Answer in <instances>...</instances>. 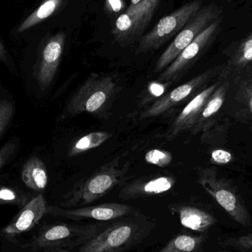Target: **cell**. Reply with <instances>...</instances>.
I'll return each mask as SVG.
<instances>
[{"label":"cell","instance_id":"1","mask_svg":"<svg viewBox=\"0 0 252 252\" xmlns=\"http://www.w3.org/2000/svg\"><path fill=\"white\" fill-rule=\"evenodd\" d=\"M121 158H113L87 177L78 181L63 197L65 201L61 205L68 208L88 205L98 201L117 187L125 185L130 162L121 164Z\"/></svg>","mask_w":252,"mask_h":252},{"label":"cell","instance_id":"2","mask_svg":"<svg viewBox=\"0 0 252 252\" xmlns=\"http://www.w3.org/2000/svg\"><path fill=\"white\" fill-rule=\"evenodd\" d=\"M155 224L140 213L123 218L80 247L78 252H124L144 241Z\"/></svg>","mask_w":252,"mask_h":252},{"label":"cell","instance_id":"3","mask_svg":"<svg viewBox=\"0 0 252 252\" xmlns=\"http://www.w3.org/2000/svg\"><path fill=\"white\" fill-rule=\"evenodd\" d=\"M120 90L114 75L91 73L73 94L66 107L68 116L99 115L110 108Z\"/></svg>","mask_w":252,"mask_h":252},{"label":"cell","instance_id":"4","mask_svg":"<svg viewBox=\"0 0 252 252\" xmlns=\"http://www.w3.org/2000/svg\"><path fill=\"white\" fill-rule=\"evenodd\" d=\"M106 227L104 223L47 225L22 246L33 251L41 250H67L81 247Z\"/></svg>","mask_w":252,"mask_h":252},{"label":"cell","instance_id":"5","mask_svg":"<svg viewBox=\"0 0 252 252\" xmlns=\"http://www.w3.org/2000/svg\"><path fill=\"white\" fill-rule=\"evenodd\" d=\"M197 176V182L201 188L235 222L244 226L252 224L251 216L244 200L229 180L219 176L216 167H201Z\"/></svg>","mask_w":252,"mask_h":252},{"label":"cell","instance_id":"6","mask_svg":"<svg viewBox=\"0 0 252 252\" xmlns=\"http://www.w3.org/2000/svg\"><path fill=\"white\" fill-rule=\"evenodd\" d=\"M225 69V63L218 65L182 84L151 103L140 115V120L161 116L173 108L188 102L216 81Z\"/></svg>","mask_w":252,"mask_h":252},{"label":"cell","instance_id":"7","mask_svg":"<svg viewBox=\"0 0 252 252\" xmlns=\"http://www.w3.org/2000/svg\"><path fill=\"white\" fill-rule=\"evenodd\" d=\"M225 71V69H224ZM228 89L221 114L242 124L252 123V63L226 72Z\"/></svg>","mask_w":252,"mask_h":252},{"label":"cell","instance_id":"8","mask_svg":"<svg viewBox=\"0 0 252 252\" xmlns=\"http://www.w3.org/2000/svg\"><path fill=\"white\" fill-rule=\"evenodd\" d=\"M222 13L223 9L216 3L202 6L158 58L154 72H163L202 31L219 19Z\"/></svg>","mask_w":252,"mask_h":252},{"label":"cell","instance_id":"9","mask_svg":"<svg viewBox=\"0 0 252 252\" xmlns=\"http://www.w3.org/2000/svg\"><path fill=\"white\" fill-rule=\"evenodd\" d=\"M203 6L202 0H193L161 18L139 41L136 54L158 50L180 32Z\"/></svg>","mask_w":252,"mask_h":252},{"label":"cell","instance_id":"10","mask_svg":"<svg viewBox=\"0 0 252 252\" xmlns=\"http://www.w3.org/2000/svg\"><path fill=\"white\" fill-rule=\"evenodd\" d=\"M161 1L142 0L138 4L129 6L125 13L118 18L112 29L115 41L125 47L140 38L157 13Z\"/></svg>","mask_w":252,"mask_h":252},{"label":"cell","instance_id":"11","mask_svg":"<svg viewBox=\"0 0 252 252\" xmlns=\"http://www.w3.org/2000/svg\"><path fill=\"white\" fill-rule=\"evenodd\" d=\"M223 16L201 32L158 77L161 82H176L183 77L200 56L211 45L221 31Z\"/></svg>","mask_w":252,"mask_h":252},{"label":"cell","instance_id":"12","mask_svg":"<svg viewBox=\"0 0 252 252\" xmlns=\"http://www.w3.org/2000/svg\"><path fill=\"white\" fill-rule=\"evenodd\" d=\"M138 210L131 206L120 203H106L95 206L65 210L57 206H47L46 214L65 218L72 220H95L108 221L123 219L138 213Z\"/></svg>","mask_w":252,"mask_h":252},{"label":"cell","instance_id":"13","mask_svg":"<svg viewBox=\"0 0 252 252\" xmlns=\"http://www.w3.org/2000/svg\"><path fill=\"white\" fill-rule=\"evenodd\" d=\"M224 71L223 73L213 81L205 90L197 94L188 104L181 111L174 121L170 124L162 137L167 141H173L176 139L179 135L184 132L190 131L192 127L196 124L201 112L204 109L207 100L215 90L221 84L224 79Z\"/></svg>","mask_w":252,"mask_h":252},{"label":"cell","instance_id":"14","mask_svg":"<svg viewBox=\"0 0 252 252\" xmlns=\"http://www.w3.org/2000/svg\"><path fill=\"white\" fill-rule=\"evenodd\" d=\"M47 207L45 198L41 194L30 200L11 221L0 230V237L13 240L31 230L46 214Z\"/></svg>","mask_w":252,"mask_h":252},{"label":"cell","instance_id":"15","mask_svg":"<svg viewBox=\"0 0 252 252\" xmlns=\"http://www.w3.org/2000/svg\"><path fill=\"white\" fill-rule=\"evenodd\" d=\"M65 39V34L59 32L51 37L43 48L35 71L37 83L43 91L47 90L54 80L62 60Z\"/></svg>","mask_w":252,"mask_h":252},{"label":"cell","instance_id":"16","mask_svg":"<svg viewBox=\"0 0 252 252\" xmlns=\"http://www.w3.org/2000/svg\"><path fill=\"white\" fill-rule=\"evenodd\" d=\"M176 182V177L173 176H145L125 184L118 196L124 201L155 196L171 190Z\"/></svg>","mask_w":252,"mask_h":252},{"label":"cell","instance_id":"17","mask_svg":"<svg viewBox=\"0 0 252 252\" xmlns=\"http://www.w3.org/2000/svg\"><path fill=\"white\" fill-rule=\"evenodd\" d=\"M224 74V79L207 100L196 124L190 130L192 134L206 133L219 123L228 89L227 75L225 71Z\"/></svg>","mask_w":252,"mask_h":252},{"label":"cell","instance_id":"18","mask_svg":"<svg viewBox=\"0 0 252 252\" xmlns=\"http://www.w3.org/2000/svg\"><path fill=\"white\" fill-rule=\"evenodd\" d=\"M171 210L179 215L182 226L196 232H206L217 222L213 215L192 206H173Z\"/></svg>","mask_w":252,"mask_h":252},{"label":"cell","instance_id":"19","mask_svg":"<svg viewBox=\"0 0 252 252\" xmlns=\"http://www.w3.org/2000/svg\"><path fill=\"white\" fill-rule=\"evenodd\" d=\"M227 62L225 71L232 72L242 69L252 63V32L230 46L226 53Z\"/></svg>","mask_w":252,"mask_h":252},{"label":"cell","instance_id":"20","mask_svg":"<svg viewBox=\"0 0 252 252\" xmlns=\"http://www.w3.org/2000/svg\"><path fill=\"white\" fill-rule=\"evenodd\" d=\"M22 179L30 189L42 191L48 183V175L45 164L38 157H31L24 164Z\"/></svg>","mask_w":252,"mask_h":252},{"label":"cell","instance_id":"21","mask_svg":"<svg viewBox=\"0 0 252 252\" xmlns=\"http://www.w3.org/2000/svg\"><path fill=\"white\" fill-rule=\"evenodd\" d=\"M112 133L107 131H94L88 133L75 141L68 151V157H73L84 154L103 145L112 137Z\"/></svg>","mask_w":252,"mask_h":252},{"label":"cell","instance_id":"22","mask_svg":"<svg viewBox=\"0 0 252 252\" xmlns=\"http://www.w3.org/2000/svg\"><path fill=\"white\" fill-rule=\"evenodd\" d=\"M63 0H44L17 28V32H25L50 17L62 5Z\"/></svg>","mask_w":252,"mask_h":252},{"label":"cell","instance_id":"23","mask_svg":"<svg viewBox=\"0 0 252 252\" xmlns=\"http://www.w3.org/2000/svg\"><path fill=\"white\" fill-rule=\"evenodd\" d=\"M205 241L204 236L179 235L158 252H197Z\"/></svg>","mask_w":252,"mask_h":252},{"label":"cell","instance_id":"24","mask_svg":"<svg viewBox=\"0 0 252 252\" xmlns=\"http://www.w3.org/2000/svg\"><path fill=\"white\" fill-rule=\"evenodd\" d=\"M29 201L28 194L16 188L0 187V205L12 204L23 207Z\"/></svg>","mask_w":252,"mask_h":252},{"label":"cell","instance_id":"25","mask_svg":"<svg viewBox=\"0 0 252 252\" xmlns=\"http://www.w3.org/2000/svg\"><path fill=\"white\" fill-rule=\"evenodd\" d=\"M173 154L162 149H152L145 154V159L148 164L158 167H167L173 161Z\"/></svg>","mask_w":252,"mask_h":252},{"label":"cell","instance_id":"26","mask_svg":"<svg viewBox=\"0 0 252 252\" xmlns=\"http://www.w3.org/2000/svg\"><path fill=\"white\" fill-rule=\"evenodd\" d=\"M220 245L224 248L232 247L239 250H252V233L238 238H229L220 241Z\"/></svg>","mask_w":252,"mask_h":252},{"label":"cell","instance_id":"27","mask_svg":"<svg viewBox=\"0 0 252 252\" xmlns=\"http://www.w3.org/2000/svg\"><path fill=\"white\" fill-rule=\"evenodd\" d=\"M13 115V106L8 100H0V136L10 124Z\"/></svg>","mask_w":252,"mask_h":252},{"label":"cell","instance_id":"28","mask_svg":"<svg viewBox=\"0 0 252 252\" xmlns=\"http://www.w3.org/2000/svg\"><path fill=\"white\" fill-rule=\"evenodd\" d=\"M170 82H152L147 90V97L144 99L145 102H151L153 99L160 98L165 94L166 90L172 85Z\"/></svg>","mask_w":252,"mask_h":252},{"label":"cell","instance_id":"29","mask_svg":"<svg viewBox=\"0 0 252 252\" xmlns=\"http://www.w3.org/2000/svg\"><path fill=\"white\" fill-rule=\"evenodd\" d=\"M233 160V155L229 151L224 149L213 150L210 154V162L218 165L229 164Z\"/></svg>","mask_w":252,"mask_h":252},{"label":"cell","instance_id":"30","mask_svg":"<svg viewBox=\"0 0 252 252\" xmlns=\"http://www.w3.org/2000/svg\"><path fill=\"white\" fill-rule=\"evenodd\" d=\"M15 149H16V143H14L13 141L7 142L0 149V169L10 158L14 152Z\"/></svg>","mask_w":252,"mask_h":252},{"label":"cell","instance_id":"31","mask_svg":"<svg viewBox=\"0 0 252 252\" xmlns=\"http://www.w3.org/2000/svg\"><path fill=\"white\" fill-rule=\"evenodd\" d=\"M106 4L114 12H119L123 7L122 0H106Z\"/></svg>","mask_w":252,"mask_h":252},{"label":"cell","instance_id":"32","mask_svg":"<svg viewBox=\"0 0 252 252\" xmlns=\"http://www.w3.org/2000/svg\"><path fill=\"white\" fill-rule=\"evenodd\" d=\"M7 58H8V56H7V50L0 41V60L5 63L7 62Z\"/></svg>","mask_w":252,"mask_h":252},{"label":"cell","instance_id":"33","mask_svg":"<svg viewBox=\"0 0 252 252\" xmlns=\"http://www.w3.org/2000/svg\"><path fill=\"white\" fill-rule=\"evenodd\" d=\"M141 1H142V0H131V4H130V5H134V4L140 2Z\"/></svg>","mask_w":252,"mask_h":252},{"label":"cell","instance_id":"34","mask_svg":"<svg viewBox=\"0 0 252 252\" xmlns=\"http://www.w3.org/2000/svg\"><path fill=\"white\" fill-rule=\"evenodd\" d=\"M51 252H70L69 251V250H55V251Z\"/></svg>","mask_w":252,"mask_h":252},{"label":"cell","instance_id":"35","mask_svg":"<svg viewBox=\"0 0 252 252\" xmlns=\"http://www.w3.org/2000/svg\"><path fill=\"white\" fill-rule=\"evenodd\" d=\"M221 1H227V2H230V1H232V0H221Z\"/></svg>","mask_w":252,"mask_h":252},{"label":"cell","instance_id":"36","mask_svg":"<svg viewBox=\"0 0 252 252\" xmlns=\"http://www.w3.org/2000/svg\"><path fill=\"white\" fill-rule=\"evenodd\" d=\"M250 130H251L252 133V125L250 126Z\"/></svg>","mask_w":252,"mask_h":252},{"label":"cell","instance_id":"37","mask_svg":"<svg viewBox=\"0 0 252 252\" xmlns=\"http://www.w3.org/2000/svg\"></svg>","mask_w":252,"mask_h":252},{"label":"cell","instance_id":"38","mask_svg":"<svg viewBox=\"0 0 252 252\" xmlns=\"http://www.w3.org/2000/svg\"><path fill=\"white\" fill-rule=\"evenodd\" d=\"M250 252H252V251Z\"/></svg>","mask_w":252,"mask_h":252}]
</instances>
